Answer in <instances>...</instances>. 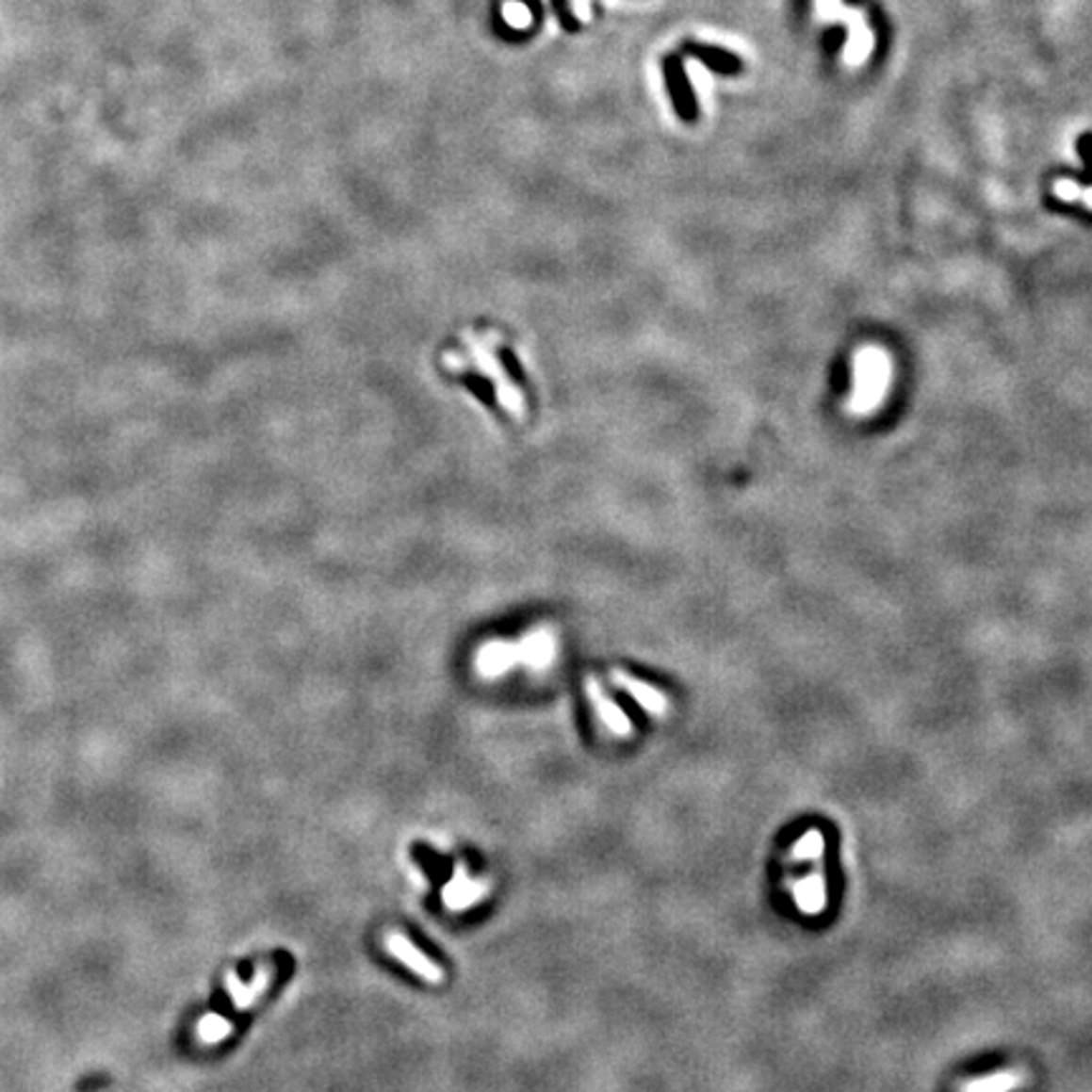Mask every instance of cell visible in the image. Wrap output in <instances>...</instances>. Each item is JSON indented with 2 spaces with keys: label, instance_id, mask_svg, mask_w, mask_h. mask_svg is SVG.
Here are the masks:
<instances>
[{
  "label": "cell",
  "instance_id": "6da1fadb",
  "mask_svg": "<svg viewBox=\"0 0 1092 1092\" xmlns=\"http://www.w3.org/2000/svg\"><path fill=\"white\" fill-rule=\"evenodd\" d=\"M893 383V357L883 347L865 344L855 351L853 392L847 398V413L868 417L877 413Z\"/></svg>",
  "mask_w": 1092,
  "mask_h": 1092
},
{
  "label": "cell",
  "instance_id": "7a4b0ae2",
  "mask_svg": "<svg viewBox=\"0 0 1092 1092\" xmlns=\"http://www.w3.org/2000/svg\"><path fill=\"white\" fill-rule=\"evenodd\" d=\"M551 655H554L551 635L546 630H536L534 635H529L521 643H501V640L488 643L476 655V665L486 676H498L518 660L531 662V665H546Z\"/></svg>",
  "mask_w": 1092,
  "mask_h": 1092
},
{
  "label": "cell",
  "instance_id": "3957f363",
  "mask_svg": "<svg viewBox=\"0 0 1092 1092\" xmlns=\"http://www.w3.org/2000/svg\"><path fill=\"white\" fill-rule=\"evenodd\" d=\"M465 339L471 342V350H473V367H479L483 375H491L496 377V387H498V398H501L503 407L509 410L511 415H516V417H521L524 415V398H521V392L513 387V383H511L509 377H503L501 372H498V359L494 357V351H491V347L494 344H488V334L483 336H476V334H465Z\"/></svg>",
  "mask_w": 1092,
  "mask_h": 1092
},
{
  "label": "cell",
  "instance_id": "277c9868",
  "mask_svg": "<svg viewBox=\"0 0 1092 1092\" xmlns=\"http://www.w3.org/2000/svg\"><path fill=\"white\" fill-rule=\"evenodd\" d=\"M787 886H790L791 898L797 903V908L802 916L817 918L824 913L829 898V883L827 872H824V862H817L812 868V872H807V875L802 877H794V880H790Z\"/></svg>",
  "mask_w": 1092,
  "mask_h": 1092
},
{
  "label": "cell",
  "instance_id": "5b68a950",
  "mask_svg": "<svg viewBox=\"0 0 1092 1092\" xmlns=\"http://www.w3.org/2000/svg\"><path fill=\"white\" fill-rule=\"evenodd\" d=\"M662 73H665V84L673 96V106L678 112L680 120L693 122L698 117V102H695V91L688 81V73L683 69V61L678 57H665L662 58Z\"/></svg>",
  "mask_w": 1092,
  "mask_h": 1092
},
{
  "label": "cell",
  "instance_id": "8992f818",
  "mask_svg": "<svg viewBox=\"0 0 1092 1092\" xmlns=\"http://www.w3.org/2000/svg\"><path fill=\"white\" fill-rule=\"evenodd\" d=\"M387 949H390V953L398 958L399 964H405L407 969H413V973H417L420 979L431 981V984H440V981L446 979L443 969H440L431 956H425L423 951L417 949V946H415L407 936H402V933H390V936H387Z\"/></svg>",
  "mask_w": 1092,
  "mask_h": 1092
},
{
  "label": "cell",
  "instance_id": "52a82bcc",
  "mask_svg": "<svg viewBox=\"0 0 1092 1092\" xmlns=\"http://www.w3.org/2000/svg\"><path fill=\"white\" fill-rule=\"evenodd\" d=\"M488 886H491L488 880H471V877H468V868H465L463 862H458V865H455L453 880L443 888V901H446V905L450 910H463L468 908V905H473V903H479L481 898H486Z\"/></svg>",
  "mask_w": 1092,
  "mask_h": 1092
},
{
  "label": "cell",
  "instance_id": "ba28073f",
  "mask_svg": "<svg viewBox=\"0 0 1092 1092\" xmlns=\"http://www.w3.org/2000/svg\"><path fill=\"white\" fill-rule=\"evenodd\" d=\"M587 695H590L592 706L597 710L599 721H602L614 736H622V739L632 736V721L627 718V713L605 693V688L599 686V680L595 678V676L587 678Z\"/></svg>",
  "mask_w": 1092,
  "mask_h": 1092
},
{
  "label": "cell",
  "instance_id": "9c48e42d",
  "mask_svg": "<svg viewBox=\"0 0 1092 1092\" xmlns=\"http://www.w3.org/2000/svg\"><path fill=\"white\" fill-rule=\"evenodd\" d=\"M1032 1083L1029 1069L1024 1068H1002L997 1072L984 1077H973L961 1083L958 1092H1019Z\"/></svg>",
  "mask_w": 1092,
  "mask_h": 1092
},
{
  "label": "cell",
  "instance_id": "30bf717a",
  "mask_svg": "<svg viewBox=\"0 0 1092 1092\" xmlns=\"http://www.w3.org/2000/svg\"><path fill=\"white\" fill-rule=\"evenodd\" d=\"M612 680L614 686L622 688L625 693H630L635 701L643 706V709L647 710V713H653V716H665L670 710V698L668 695H662L658 688L647 686V683H643V680H638L635 676H630V673H625V670H612Z\"/></svg>",
  "mask_w": 1092,
  "mask_h": 1092
},
{
  "label": "cell",
  "instance_id": "8fae6325",
  "mask_svg": "<svg viewBox=\"0 0 1092 1092\" xmlns=\"http://www.w3.org/2000/svg\"><path fill=\"white\" fill-rule=\"evenodd\" d=\"M683 54H686V57H693L698 64H703L706 69H710V72L724 73V76H736V73L743 72L742 57H736V54H731V51H725V48L721 46L688 41L686 46H683Z\"/></svg>",
  "mask_w": 1092,
  "mask_h": 1092
},
{
  "label": "cell",
  "instance_id": "7c38bea8",
  "mask_svg": "<svg viewBox=\"0 0 1092 1092\" xmlns=\"http://www.w3.org/2000/svg\"><path fill=\"white\" fill-rule=\"evenodd\" d=\"M271 979H273L271 966H261V969H258V973H255V979L251 981V984H240L236 973H228V989H231L233 1004L238 1006V1009H248V1006L253 1004L255 999L261 997V994L269 989Z\"/></svg>",
  "mask_w": 1092,
  "mask_h": 1092
},
{
  "label": "cell",
  "instance_id": "4fadbf2b",
  "mask_svg": "<svg viewBox=\"0 0 1092 1092\" xmlns=\"http://www.w3.org/2000/svg\"><path fill=\"white\" fill-rule=\"evenodd\" d=\"M787 862L790 865H802V862L805 865H817V862H824V835H822L820 829H807L805 835L790 847Z\"/></svg>",
  "mask_w": 1092,
  "mask_h": 1092
},
{
  "label": "cell",
  "instance_id": "5bb4252c",
  "mask_svg": "<svg viewBox=\"0 0 1092 1092\" xmlns=\"http://www.w3.org/2000/svg\"><path fill=\"white\" fill-rule=\"evenodd\" d=\"M847 24L853 25V41H850V46H847L845 58L847 64H860L862 58L870 54L872 39H870V31L865 28V24H862V18L857 16V13H850V16H847Z\"/></svg>",
  "mask_w": 1092,
  "mask_h": 1092
},
{
  "label": "cell",
  "instance_id": "9a60e30c",
  "mask_svg": "<svg viewBox=\"0 0 1092 1092\" xmlns=\"http://www.w3.org/2000/svg\"><path fill=\"white\" fill-rule=\"evenodd\" d=\"M231 1032H233L231 1021L223 1019V1017H216V1014H210V1017H205V1019L198 1024L200 1039L207 1042V1045H216V1042L225 1039Z\"/></svg>",
  "mask_w": 1092,
  "mask_h": 1092
},
{
  "label": "cell",
  "instance_id": "2e32d148",
  "mask_svg": "<svg viewBox=\"0 0 1092 1092\" xmlns=\"http://www.w3.org/2000/svg\"><path fill=\"white\" fill-rule=\"evenodd\" d=\"M503 18L509 21V25H513V28H529L531 25V10L527 8V6H521V3H506L503 6Z\"/></svg>",
  "mask_w": 1092,
  "mask_h": 1092
},
{
  "label": "cell",
  "instance_id": "e0dca14e",
  "mask_svg": "<svg viewBox=\"0 0 1092 1092\" xmlns=\"http://www.w3.org/2000/svg\"><path fill=\"white\" fill-rule=\"evenodd\" d=\"M1080 192H1083V187L1077 183H1072V180H1060V183H1054V195L1060 200H1077L1080 198Z\"/></svg>",
  "mask_w": 1092,
  "mask_h": 1092
},
{
  "label": "cell",
  "instance_id": "ac0fdd59",
  "mask_svg": "<svg viewBox=\"0 0 1092 1092\" xmlns=\"http://www.w3.org/2000/svg\"><path fill=\"white\" fill-rule=\"evenodd\" d=\"M554 6H557V13H559V18H562V24H564L569 31H575L577 24L572 21V13H569V8H566V0H554Z\"/></svg>",
  "mask_w": 1092,
  "mask_h": 1092
},
{
  "label": "cell",
  "instance_id": "d6986e66",
  "mask_svg": "<svg viewBox=\"0 0 1092 1092\" xmlns=\"http://www.w3.org/2000/svg\"><path fill=\"white\" fill-rule=\"evenodd\" d=\"M572 8L582 21H590V0H572Z\"/></svg>",
  "mask_w": 1092,
  "mask_h": 1092
},
{
  "label": "cell",
  "instance_id": "ffe728a7",
  "mask_svg": "<svg viewBox=\"0 0 1092 1092\" xmlns=\"http://www.w3.org/2000/svg\"><path fill=\"white\" fill-rule=\"evenodd\" d=\"M1080 198H1083V203L1092 210V187H1087V190L1080 192Z\"/></svg>",
  "mask_w": 1092,
  "mask_h": 1092
}]
</instances>
